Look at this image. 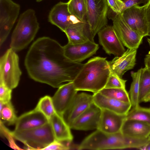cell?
Listing matches in <instances>:
<instances>
[{
    "mask_svg": "<svg viewBox=\"0 0 150 150\" xmlns=\"http://www.w3.org/2000/svg\"><path fill=\"white\" fill-rule=\"evenodd\" d=\"M24 65L31 79L58 88L64 82L73 81L84 64L70 60L58 42L43 37L37 39L30 47Z\"/></svg>",
    "mask_w": 150,
    "mask_h": 150,
    "instance_id": "6da1fadb",
    "label": "cell"
},
{
    "mask_svg": "<svg viewBox=\"0 0 150 150\" xmlns=\"http://www.w3.org/2000/svg\"><path fill=\"white\" fill-rule=\"evenodd\" d=\"M111 72L106 58L94 57L84 64L73 81L74 87L78 91L98 93L105 87Z\"/></svg>",
    "mask_w": 150,
    "mask_h": 150,
    "instance_id": "7a4b0ae2",
    "label": "cell"
},
{
    "mask_svg": "<svg viewBox=\"0 0 150 150\" xmlns=\"http://www.w3.org/2000/svg\"><path fill=\"white\" fill-rule=\"evenodd\" d=\"M148 138L138 139L127 137L120 132L110 134L98 129L86 137L77 147L78 150H99L136 148L140 149Z\"/></svg>",
    "mask_w": 150,
    "mask_h": 150,
    "instance_id": "3957f363",
    "label": "cell"
},
{
    "mask_svg": "<svg viewBox=\"0 0 150 150\" xmlns=\"http://www.w3.org/2000/svg\"><path fill=\"white\" fill-rule=\"evenodd\" d=\"M39 28L35 11L27 9L20 15L12 32L10 48L16 52L24 49L34 40Z\"/></svg>",
    "mask_w": 150,
    "mask_h": 150,
    "instance_id": "277c9868",
    "label": "cell"
},
{
    "mask_svg": "<svg viewBox=\"0 0 150 150\" xmlns=\"http://www.w3.org/2000/svg\"><path fill=\"white\" fill-rule=\"evenodd\" d=\"M10 134L13 138L24 144L27 149L42 150L55 139L50 122L36 128L11 131Z\"/></svg>",
    "mask_w": 150,
    "mask_h": 150,
    "instance_id": "5b68a950",
    "label": "cell"
},
{
    "mask_svg": "<svg viewBox=\"0 0 150 150\" xmlns=\"http://www.w3.org/2000/svg\"><path fill=\"white\" fill-rule=\"evenodd\" d=\"M16 52L10 48L0 59V83L12 90L18 85L22 73Z\"/></svg>",
    "mask_w": 150,
    "mask_h": 150,
    "instance_id": "8992f818",
    "label": "cell"
},
{
    "mask_svg": "<svg viewBox=\"0 0 150 150\" xmlns=\"http://www.w3.org/2000/svg\"><path fill=\"white\" fill-rule=\"evenodd\" d=\"M86 20L92 37L107 26L109 5L107 0H85Z\"/></svg>",
    "mask_w": 150,
    "mask_h": 150,
    "instance_id": "52a82bcc",
    "label": "cell"
},
{
    "mask_svg": "<svg viewBox=\"0 0 150 150\" xmlns=\"http://www.w3.org/2000/svg\"><path fill=\"white\" fill-rule=\"evenodd\" d=\"M20 6L12 0H0V46L5 42L19 13Z\"/></svg>",
    "mask_w": 150,
    "mask_h": 150,
    "instance_id": "ba28073f",
    "label": "cell"
},
{
    "mask_svg": "<svg viewBox=\"0 0 150 150\" xmlns=\"http://www.w3.org/2000/svg\"><path fill=\"white\" fill-rule=\"evenodd\" d=\"M111 18L113 28L123 45L128 48L137 49L144 37L127 24L121 13L115 14Z\"/></svg>",
    "mask_w": 150,
    "mask_h": 150,
    "instance_id": "9c48e42d",
    "label": "cell"
},
{
    "mask_svg": "<svg viewBox=\"0 0 150 150\" xmlns=\"http://www.w3.org/2000/svg\"><path fill=\"white\" fill-rule=\"evenodd\" d=\"M146 7V4L142 6L135 5L125 9L121 13L127 24L144 37L148 36Z\"/></svg>",
    "mask_w": 150,
    "mask_h": 150,
    "instance_id": "30bf717a",
    "label": "cell"
},
{
    "mask_svg": "<svg viewBox=\"0 0 150 150\" xmlns=\"http://www.w3.org/2000/svg\"><path fill=\"white\" fill-rule=\"evenodd\" d=\"M99 42L106 53L120 56L125 51L112 26L107 25L98 33Z\"/></svg>",
    "mask_w": 150,
    "mask_h": 150,
    "instance_id": "8fae6325",
    "label": "cell"
},
{
    "mask_svg": "<svg viewBox=\"0 0 150 150\" xmlns=\"http://www.w3.org/2000/svg\"><path fill=\"white\" fill-rule=\"evenodd\" d=\"M63 47L66 57L73 62L79 63L95 54L99 48L98 44L90 41L77 44L68 42Z\"/></svg>",
    "mask_w": 150,
    "mask_h": 150,
    "instance_id": "7c38bea8",
    "label": "cell"
},
{
    "mask_svg": "<svg viewBox=\"0 0 150 150\" xmlns=\"http://www.w3.org/2000/svg\"><path fill=\"white\" fill-rule=\"evenodd\" d=\"M101 110L93 103L70 126L71 129L86 131L97 129Z\"/></svg>",
    "mask_w": 150,
    "mask_h": 150,
    "instance_id": "4fadbf2b",
    "label": "cell"
},
{
    "mask_svg": "<svg viewBox=\"0 0 150 150\" xmlns=\"http://www.w3.org/2000/svg\"><path fill=\"white\" fill-rule=\"evenodd\" d=\"M48 20L64 32L71 24L79 21L69 13L67 2L61 1L52 8L48 15Z\"/></svg>",
    "mask_w": 150,
    "mask_h": 150,
    "instance_id": "5bb4252c",
    "label": "cell"
},
{
    "mask_svg": "<svg viewBox=\"0 0 150 150\" xmlns=\"http://www.w3.org/2000/svg\"><path fill=\"white\" fill-rule=\"evenodd\" d=\"M58 88L52 99L55 112L63 116L78 91L75 88L73 81L63 84Z\"/></svg>",
    "mask_w": 150,
    "mask_h": 150,
    "instance_id": "9a60e30c",
    "label": "cell"
},
{
    "mask_svg": "<svg viewBox=\"0 0 150 150\" xmlns=\"http://www.w3.org/2000/svg\"><path fill=\"white\" fill-rule=\"evenodd\" d=\"M93 103V96L85 93L77 94L63 117L69 126Z\"/></svg>",
    "mask_w": 150,
    "mask_h": 150,
    "instance_id": "2e32d148",
    "label": "cell"
},
{
    "mask_svg": "<svg viewBox=\"0 0 150 150\" xmlns=\"http://www.w3.org/2000/svg\"><path fill=\"white\" fill-rule=\"evenodd\" d=\"M137 49L128 48L121 56H116L109 62L111 72L122 78L127 71L133 69L136 64Z\"/></svg>",
    "mask_w": 150,
    "mask_h": 150,
    "instance_id": "e0dca14e",
    "label": "cell"
},
{
    "mask_svg": "<svg viewBox=\"0 0 150 150\" xmlns=\"http://www.w3.org/2000/svg\"><path fill=\"white\" fill-rule=\"evenodd\" d=\"M101 110L97 129L110 134L120 132L126 115L118 114L106 110Z\"/></svg>",
    "mask_w": 150,
    "mask_h": 150,
    "instance_id": "ac0fdd59",
    "label": "cell"
},
{
    "mask_svg": "<svg viewBox=\"0 0 150 150\" xmlns=\"http://www.w3.org/2000/svg\"><path fill=\"white\" fill-rule=\"evenodd\" d=\"M49 122L42 112L34 108L18 117L14 130L20 131L36 128Z\"/></svg>",
    "mask_w": 150,
    "mask_h": 150,
    "instance_id": "d6986e66",
    "label": "cell"
},
{
    "mask_svg": "<svg viewBox=\"0 0 150 150\" xmlns=\"http://www.w3.org/2000/svg\"><path fill=\"white\" fill-rule=\"evenodd\" d=\"M93 103L101 110L126 115L132 107L131 103H126L105 96L98 92L94 93Z\"/></svg>",
    "mask_w": 150,
    "mask_h": 150,
    "instance_id": "ffe728a7",
    "label": "cell"
},
{
    "mask_svg": "<svg viewBox=\"0 0 150 150\" xmlns=\"http://www.w3.org/2000/svg\"><path fill=\"white\" fill-rule=\"evenodd\" d=\"M120 132L127 137L145 139L150 136V124L142 121L125 119Z\"/></svg>",
    "mask_w": 150,
    "mask_h": 150,
    "instance_id": "44dd1931",
    "label": "cell"
},
{
    "mask_svg": "<svg viewBox=\"0 0 150 150\" xmlns=\"http://www.w3.org/2000/svg\"><path fill=\"white\" fill-rule=\"evenodd\" d=\"M68 40L72 44L84 43L88 41L94 42L90 33L86 19L79 21L71 24L64 32Z\"/></svg>",
    "mask_w": 150,
    "mask_h": 150,
    "instance_id": "7402d4cb",
    "label": "cell"
},
{
    "mask_svg": "<svg viewBox=\"0 0 150 150\" xmlns=\"http://www.w3.org/2000/svg\"><path fill=\"white\" fill-rule=\"evenodd\" d=\"M55 139L61 142H71L73 137L69 126L63 116L56 112L49 120Z\"/></svg>",
    "mask_w": 150,
    "mask_h": 150,
    "instance_id": "603a6c76",
    "label": "cell"
},
{
    "mask_svg": "<svg viewBox=\"0 0 150 150\" xmlns=\"http://www.w3.org/2000/svg\"><path fill=\"white\" fill-rule=\"evenodd\" d=\"M141 70L142 68L139 69L137 72L132 71L131 72L132 81L131 85L129 94L132 108L138 106L140 103L139 97Z\"/></svg>",
    "mask_w": 150,
    "mask_h": 150,
    "instance_id": "cb8c5ba5",
    "label": "cell"
},
{
    "mask_svg": "<svg viewBox=\"0 0 150 150\" xmlns=\"http://www.w3.org/2000/svg\"><path fill=\"white\" fill-rule=\"evenodd\" d=\"M0 104L1 121L6 122L8 125L15 124L18 117L11 101L4 103L0 102Z\"/></svg>",
    "mask_w": 150,
    "mask_h": 150,
    "instance_id": "d4e9b609",
    "label": "cell"
},
{
    "mask_svg": "<svg viewBox=\"0 0 150 150\" xmlns=\"http://www.w3.org/2000/svg\"><path fill=\"white\" fill-rule=\"evenodd\" d=\"M67 3L68 9L71 15L81 21L86 19V8L85 0H69Z\"/></svg>",
    "mask_w": 150,
    "mask_h": 150,
    "instance_id": "484cf974",
    "label": "cell"
},
{
    "mask_svg": "<svg viewBox=\"0 0 150 150\" xmlns=\"http://www.w3.org/2000/svg\"><path fill=\"white\" fill-rule=\"evenodd\" d=\"M125 119L142 121L150 124V108H144L139 105L132 108L126 115Z\"/></svg>",
    "mask_w": 150,
    "mask_h": 150,
    "instance_id": "4316f807",
    "label": "cell"
},
{
    "mask_svg": "<svg viewBox=\"0 0 150 150\" xmlns=\"http://www.w3.org/2000/svg\"><path fill=\"white\" fill-rule=\"evenodd\" d=\"M107 97L126 103H131L129 93L126 89L104 88L99 92Z\"/></svg>",
    "mask_w": 150,
    "mask_h": 150,
    "instance_id": "83f0119b",
    "label": "cell"
},
{
    "mask_svg": "<svg viewBox=\"0 0 150 150\" xmlns=\"http://www.w3.org/2000/svg\"><path fill=\"white\" fill-rule=\"evenodd\" d=\"M35 109L42 112L49 121L55 112L52 97L48 95L40 99Z\"/></svg>",
    "mask_w": 150,
    "mask_h": 150,
    "instance_id": "f1b7e54d",
    "label": "cell"
},
{
    "mask_svg": "<svg viewBox=\"0 0 150 150\" xmlns=\"http://www.w3.org/2000/svg\"><path fill=\"white\" fill-rule=\"evenodd\" d=\"M150 90V69L145 67L142 68L140 77L139 100V103Z\"/></svg>",
    "mask_w": 150,
    "mask_h": 150,
    "instance_id": "f546056e",
    "label": "cell"
},
{
    "mask_svg": "<svg viewBox=\"0 0 150 150\" xmlns=\"http://www.w3.org/2000/svg\"><path fill=\"white\" fill-rule=\"evenodd\" d=\"M127 81L111 72L105 88L125 89Z\"/></svg>",
    "mask_w": 150,
    "mask_h": 150,
    "instance_id": "4dcf8cb0",
    "label": "cell"
},
{
    "mask_svg": "<svg viewBox=\"0 0 150 150\" xmlns=\"http://www.w3.org/2000/svg\"><path fill=\"white\" fill-rule=\"evenodd\" d=\"M12 92V89L0 83V102L4 103L11 101Z\"/></svg>",
    "mask_w": 150,
    "mask_h": 150,
    "instance_id": "1f68e13d",
    "label": "cell"
},
{
    "mask_svg": "<svg viewBox=\"0 0 150 150\" xmlns=\"http://www.w3.org/2000/svg\"><path fill=\"white\" fill-rule=\"evenodd\" d=\"M109 6L112 10L116 13H121L124 6V3L121 0H107Z\"/></svg>",
    "mask_w": 150,
    "mask_h": 150,
    "instance_id": "d6a6232c",
    "label": "cell"
},
{
    "mask_svg": "<svg viewBox=\"0 0 150 150\" xmlns=\"http://www.w3.org/2000/svg\"><path fill=\"white\" fill-rule=\"evenodd\" d=\"M70 149V147L64 144L62 142L55 139L48 146L43 148L44 150H67Z\"/></svg>",
    "mask_w": 150,
    "mask_h": 150,
    "instance_id": "836d02e7",
    "label": "cell"
},
{
    "mask_svg": "<svg viewBox=\"0 0 150 150\" xmlns=\"http://www.w3.org/2000/svg\"><path fill=\"white\" fill-rule=\"evenodd\" d=\"M149 1V0H124L123 1L124 3V6L122 11L125 9L133 6L147 2Z\"/></svg>",
    "mask_w": 150,
    "mask_h": 150,
    "instance_id": "e575fe53",
    "label": "cell"
},
{
    "mask_svg": "<svg viewBox=\"0 0 150 150\" xmlns=\"http://www.w3.org/2000/svg\"><path fill=\"white\" fill-rule=\"evenodd\" d=\"M145 14L148 28V36L150 37V0L146 3Z\"/></svg>",
    "mask_w": 150,
    "mask_h": 150,
    "instance_id": "d590c367",
    "label": "cell"
},
{
    "mask_svg": "<svg viewBox=\"0 0 150 150\" xmlns=\"http://www.w3.org/2000/svg\"><path fill=\"white\" fill-rule=\"evenodd\" d=\"M145 67L150 69V51L147 54L144 59Z\"/></svg>",
    "mask_w": 150,
    "mask_h": 150,
    "instance_id": "8d00e7d4",
    "label": "cell"
},
{
    "mask_svg": "<svg viewBox=\"0 0 150 150\" xmlns=\"http://www.w3.org/2000/svg\"><path fill=\"white\" fill-rule=\"evenodd\" d=\"M148 102H150V90L146 94L140 101V103Z\"/></svg>",
    "mask_w": 150,
    "mask_h": 150,
    "instance_id": "74e56055",
    "label": "cell"
},
{
    "mask_svg": "<svg viewBox=\"0 0 150 150\" xmlns=\"http://www.w3.org/2000/svg\"><path fill=\"white\" fill-rule=\"evenodd\" d=\"M140 149L144 150H150V136L149 137L146 144Z\"/></svg>",
    "mask_w": 150,
    "mask_h": 150,
    "instance_id": "f35d334b",
    "label": "cell"
},
{
    "mask_svg": "<svg viewBox=\"0 0 150 150\" xmlns=\"http://www.w3.org/2000/svg\"><path fill=\"white\" fill-rule=\"evenodd\" d=\"M147 41L149 45V46L150 47V37L149 38H148L147 39Z\"/></svg>",
    "mask_w": 150,
    "mask_h": 150,
    "instance_id": "ab89813d",
    "label": "cell"
},
{
    "mask_svg": "<svg viewBox=\"0 0 150 150\" xmlns=\"http://www.w3.org/2000/svg\"><path fill=\"white\" fill-rule=\"evenodd\" d=\"M44 0H36V1L37 2H40L42 1H43Z\"/></svg>",
    "mask_w": 150,
    "mask_h": 150,
    "instance_id": "60d3db41",
    "label": "cell"
},
{
    "mask_svg": "<svg viewBox=\"0 0 150 150\" xmlns=\"http://www.w3.org/2000/svg\"></svg>",
    "mask_w": 150,
    "mask_h": 150,
    "instance_id": "b9f144b4",
    "label": "cell"
}]
</instances>
